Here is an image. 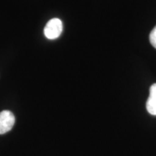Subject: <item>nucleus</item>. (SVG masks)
<instances>
[{
    "mask_svg": "<svg viewBox=\"0 0 156 156\" xmlns=\"http://www.w3.org/2000/svg\"><path fill=\"white\" fill-rule=\"evenodd\" d=\"M63 30V25L61 20L53 18L50 20L44 28V35L48 39L54 40L58 38Z\"/></svg>",
    "mask_w": 156,
    "mask_h": 156,
    "instance_id": "obj_1",
    "label": "nucleus"
},
{
    "mask_svg": "<svg viewBox=\"0 0 156 156\" xmlns=\"http://www.w3.org/2000/svg\"><path fill=\"white\" fill-rule=\"evenodd\" d=\"M15 118L14 114L7 110L0 112V134L10 131L14 126Z\"/></svg>",
    "mask_w": 156,
    "mask_h": 156,
    "instance_id": "obj_2",
    "label": "nucleus"
},
{
    "mask_svg": "<svg viewBox=\"0 0 156 156\" xmlns=\"http://www.w3.org/2000/svg\"><path fill=\"white\" fill-rule=\"evenodd\" d=\"M146 108L149 114L156 116V83L150 88V95L146 103Z\"/></svg>",
    "mask_w": 156,
    "mask_h": 156,
    "instance_id": "obj_3",
    "label": "nucleus"
},
{
    "mask_svg": "<svg viewBox=\"0 0 156 156\" xmlns=\"http://www.w3.org/2000/svg\"><path fill=\"white\" fill-rule=\"evenodd\" d=\"M150 41L152 46L156 48V25L150 34Z\"/></svg>",
    "mask_w": 156,
    "mask_h": 156,
    "instance_id": "obj_4",
    "label": "nucleus"
}]
</instances>
